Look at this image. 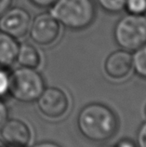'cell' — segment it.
I'll return each mask as SVG.
<instances>
[{
	"instance_id": "ffe728a7",
	"label": "cell",
	"mask_w": 146,
	"mask_h": 147,
	"mask_svg": "<svg viewBox=\"0 0 146 147\" xmlns=\"http://www.w3.org/2000/svg\"><path fill=\"white\" fill-rule=\"evenodd\" d=\"M12 0H0V15H2L6 10L11 7Z\"/></svg>"
},
{
	"instance_id": "ba28073f",
	"label": "cell",
	"mask_w": 146,
	"mask_h": 147,
	"mask_svg": "<svg viewBox=\"0 0 146 147\" xmlns=\"http://www.w3.org/2000/svg\"><path fill=\"white\" fill-rule=\"evenodd\" d=\"M3 142L9 147H27L31 131L26 124L17 118L7 119L0 129Z\"/></svg>"
},
{
	"instance_id": "277c9868",
	"label": "cell",
	"mask_w": 146,
	"mask_h": 147,
	"mask_svg": "<svg viewBox=\"0 0 146 147\" xmlns=\"http://www.w3.org/2000/svg\"><path fill=\"white\" fill-rule=\"evenodd\" d=\"M114 41L118 47L135 51L146 43V16L126 14L119 19L114 30Z\"/></svg>"
},
{
	"instance_id": "5bb4252c",
	"label": "cell",
	"mask_w": 146,
	"mask_h": 147,
	"mask_svg": "<svg viewBox=\"0 0 146 147\" xmlns=\"http://www.w3.org/2000/svg\"><path fill=\"white\" fill-rule=\"evenodd\" d=\"M125 9L129 14L145 15L146 0H126Z\"/></svg>"
},
{
	"instance_id": "603a6c76",
	"label": "cell",
	"mask_w": 146,
	"mask_h": 147,
	"mask_svg": "<svg viewBox=\"0 0 146 147\" xmlns=\"http://www.w3.org/2000/svg\"><path fill=\"white\" fill-rule=\"evenodd\" d=\"M101 147H114V146H112V145H103V146H101Z\"/></svg>"
},
{
	"instance_id": "30bf717a",
	"label": "cell",
	"mask_w": 146,
	"mask_h": 147,
	"mask_svg": "<svg viewBox=\"0 0 146 147\" xmlns=\"http://www.w3.org/2000/svg\"><path fill=\"white\" fill-rule=\"evenodd\" d=\"M20 48L16 38L0 31V68L9 69L17 61Z\"/></svg>"
},
{
	"instance_id": "cb8c5ba5",
	"label": "cell",
	"mask_w": 146,
	"mask_h": 147,
	"mask_svg": "<svg viewBox=\"0 0 146 147\" xmlns=\"http://www.w3.org/2000/svg\"><path fill=\"white\" fill-rule=\"evenodd\" d=\"M144 114H145V115H146V105H145V108H144Z\"/></svg>"
},
{
	"instance_id": "2e32d148",
	"label": "cell",
	"mask_w": 146,
	"mask_h": 147,
	"mask_svg": "<svg viewBox=\"0 0 146 147\" xmlns=\"http://www.w3.org/2000/svg\"><path fill=\"white\" fill-rule=\"evenodd\" d=\"M137 147H146V121L141 124L137 133Z\"/></svg>"
},
{
	"instance_id": "9a60e30c",
	"label": "cell",
	"mask_w": 146,
	"mask_h": 147,
	"mask_svg": "<svg viewBox=\"0 0 146 147\" xmlns=\"http://www.w3.org/2000/svg\"><path fill=\"white\" fill-rule=\"evenodd\" d=\"M9 74L7 69L0 68V99L9 93Z\"/></svg>"
},
{
	"instance_id": "4fadbf2b",
	"label": "cell",
	"mask_w": 146,
	"mask_h": 147,
	"mask_svg": "<svg viewBox=\"0 0 146 147\" xmlns=\"http://www.w3.org/2000/svg\"><path fill=\"white\" fill-rule=\"evenodd\" d=\"M102 9L109 13H118L125 9L126 0H97Z\"/></svg>"
},
{
	"instance_id": "5b68a950",
	"label": "cell",
	"mask_w": 146,
	"mask_h": 147,
	"mask_svg": "<svg viewBox=\"0 0 146 147\" xmlns=\"http://www.w3.org/2000/svg\"><path fill=\"white\" fill-rule=\"evenodd\" d=\"M61 24L50 12L37 14L31 22L29 34L34 43L48 46L57 40L61 32Z\"/></svg>"
},
{
	"instance_id": "7402d4cb",
	"label": "cell",
	"mask_w": 146,
	"mask_h": 147,
	"mask_svg": "<svg viewBox=\"0 0 146 147\" xmlns=\"http://www.w3.org/2000/svg\"><path fill=\"white\" fill-rule=\"evenodd\" d=\"M0 147H7V145L5 144V142H4L3 141L0 140Z\"/></svg>"
},
{
	"instance_id": "3957f363",
	"label": "cell",
	"mask_w": 146,
	"mask_h": 147,
	"mask_svg": "<svg viewBox=\"0 0 146 147\" xmlns=\"http://www.w3.org/2000/svg\"><path fill=\"white\" fill-rule=\"evenodd\" d=\"M45 88L43 77L36 69L22 66L9 76V93L18 102H33L37 100Z\"/></svg>"
},
{
	"instance_id": "6da1fadb",
	"label": "cell",
	"mask_w": 146,
	"mask_h": 147,
	"mask_svg": "<svg viewBox=\"0 0 146 147\" xmlns=\"http://www.w3.org/2000/svg\"><path fill=\"white\" fill-rule=\"evenodd\" d=\"M77 127L87 140L103 142L116 133L118 121L116 114L102 103L93 102L83 107L77 117Z\"/></svg>"
},
{
	"instance_id": "d6986e66",
	"label": "cell",
	"mask_w": 146,
	"mask_h": 147,
	"mask_svg": "<svg viewBox=\"0 0 146 147\" xmlns=\"http://www.w3.org/2000/svg\"><path fill=\"white\" fill-rule=\"evenodd\" d=\"M114 147H137V144L129 139H123L119 141Z\"/></svg>"
},
{
	"instance_id": "e0dca14e",
	"label": "cell",
	"mask_w": 146,
	"mask_h": 147,
	"mask_svg": "<svg viewBox=\"0 0 146 147\" xmlns=\"http://www.w3.org/2000/svg\"><path fill=\"white\" fill-rule=\"evenodd\" d=\"M7 119H9V109L3 100L0 99V129Z\"/></svg>"
},
{
	"instance_id": "8fae6325",
	"label": "cell",
	"mask_w": 146,
	"mask_h": 147,
	"mask_svg": "<svg viewBox=\"0 0 146 147\" xmlns=\"http://www.w3.org/2000/svg\"><path fill=\"white\" fill-rule=\"evenodd\" d=\"M21 66L36 69L40 65L41 57L38 50L31 44L24 43L20 45L17 61Z\"/></svg>"
},
{
	"instance_id": "ac0fdd59",
	"label": "cell",
	"mask_w": 146,
	"mask_h": 147,
	"mask_svg": "<svg viewBox=\"0 0 146 147\" xmlns=\"http://www.w3.org/2000/svg\"><path fill=\"white\" fill-rule=\"evenodd\" d=\"M34 6L39 7H50L57 0H30Z\"/></svg>"
},
{
	"instance_id": "9c48e42d",
	"label": "cell",
	"mask_w": 146,
	"mask_h": 147,
	"mask_svg": "<svg viewBox=\"0 0 146 147\" xmlns=\"http://www.w3.org/2000/svg\"><path fill=\"white\" fill-rule=\"evenodd\" d=\"M133 68V60L130 51L116 50L107 57L104 63L106 75L113 79H123L129 75Z\"/></svg>"
},
{
	"instance_id": "7a4b0ae2",
	"label": "cell",
	"mask_w": 146,
	"mask_h": 147,
	"mask_svg": "<svg viewBox=\"0 0 146 147\" xmlns=\"http://www.w3.org/2000/svg\"><path fill=\"white\" fill-rule=\"evenodd\" d=\"M49 12L66 28L82 30L93 22L96 9L92 0H57Z\"/></svg>"
},
{
	"instance_id": "7c38bea8",
	"label": "cell",
	"mask_w": 146,
	"mask_h": 147,
	"mask_svg": "<svg viewBox=\"0 0 146 147\" xmlns=\"http://www.w3.org/2000/svg\"><path fill=\"white\" fill-rule=\"evenodd\" d=\"M132 60L135 74L141 78L146 79V43L134 51Z\"/></svg>"
},
{
	"instance_id": "44dd1931",
	"label": "cell",
	"mask_w": 146,
	"mask_h": 147,
	"mask_svg": "<svg viewBox=\"0 0 146 147\" xmlns=\"http://www.w3.org/2000/svg\"><path fill=\"white\" fill-rule=\"evenodd\" d=\"M33 147H61V146L53 142H39V144H34Z\"/></svg>"
},
{
	"instance_id": "8992f818",
	"label": "cell",
	"mask_w": 146,
	"mask_h": 147,
	"mask_svg": "<svg viewBox=\"0 0 146 147\" xmlns=\"http://www.w3.org/2000/svg\"><path fill=\"white\" fill-rule=\"evenodd\" d=\"M31 22L30 13L26 9L20 7H10L0 15V31L18 39L29 32Z\"/></svg>"
},
{
	"instance_id": "52a82bcc",
	"label": "cell",
	"mask_w": 146,
	"mask_h": 147,
	"mask_svg": "<svg viewBox=\"0 0 146 147\" xmlns=\"http://www.w3.org/2000/svg\"><path fill=\"white\" fill-rule=\"evenodd\" d=\"M37 105L42 114L48 118H60L69 108V100L64 92L57 88H45L37 99Z\"/></svg>"
}]
</instances>
